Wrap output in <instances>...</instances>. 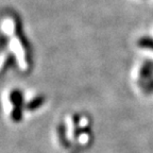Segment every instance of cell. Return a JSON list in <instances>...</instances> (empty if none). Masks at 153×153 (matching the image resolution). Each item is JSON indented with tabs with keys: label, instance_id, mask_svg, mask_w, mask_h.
Returning <instances> with one entry per match:
<instances>
[{
	"label": "cell",
	"instance_id": "obj_10",
	"mask_svg": "<svg viewBox=\"0 0 153 153\" xmlns=\"http://www.w3.org/2000/svg\"><path fill=\"white\" fill-rule=\"evenodd\" d=\"M74 139H79V137L82 135V129L81 127H74V132H72Z\"/></svg>",
	"mask_w": 153,
	"mask_h": 153
},
{
	"label": "cell",
	"instance_id": "obj_11",
	"mask_svg": "<svg viewBox=\"0 0 153 153\" xmlns=\"http://www.w3.org/2000/svg\"><path fill=\"white\" fill-rule=\"evenodd\" d=\"M80 121H81L80 114H74V116H72V124H74V127H79Z\"/></svg>",
	"mask_w": 153,
	"mask_h": 153
},
{
	"label": "cell",
	"instance_id": "obj_4",
	"mask_svg": "<svg viewBox=\"0 0 153 153\" xmlns=\"http://www.w3.org/2000/svg\"><path fill=\"white\" fill-rule=\"evenodd\" d=\"M57 133H59V139L64 148H70L71 147V141L67 138L66 136V124L64 122H61L57 126Z\"/></svg>",
	"mask_w": 153,
	"mask_h": 153
},
{
	"label": "cell",
	"instance_id": "obj_3",
	"mask_svg": "<svg viewBox=\"0 0 153 153\" xmlns=\"http://www.w3.org/2000/svg\"><path fill=\"white\" fill-rule=\"evenodd\" d=\"M45 100H46L45 96L38 95V96H36V97H34V98H32L27 104H25V108H26V111H28V112H33V111L41 108L42 105L45 103Z\"/></svg>",
	"mask_w": 153,
	"mask_h": 153
},
{
	"label": "cell",
	"instance_id": "obj_12",
	"mask_svg": "<svg viewBox=\"0 0 153 153\" xmlns=\"http://www.w3.org/2000/svg\"><path fill=\"white\" fill-rule=\"evenodd\" d=\"M82 129V134H86V135H91V130L89 128V126H84V127H81Z\"/></svg>",
	"mask_w": 153,
	"mask_h": 153
},
{
	"label": "cell",
	"instance_id": "obj_6",
	"mask_svg": "<svg viewBox=\"0 0 153 153\" xmlns=\"http://www.w3.org/2000/svg\"><path fill=\"white\" fill-rule=\"evenodd\" d=\"M138 47L143 48V49H150L153 50V38L149 37V36H143V37L139 38V41L137 42Z\"/></svg>",
	"mask_w": 153,
	"mask_h": 153
},
{
	"label": "cell",
	"instance_id": "obj_14",
	"mask_svg": "<svg viewBox=\"0 0 153 153\" xmlns=\"http://www.w3.org/2000/svg\"><path fill=\"white\" fill-rule=\"evenodd\" d=\"M145 62H146L147 64H149V65H150V66L153 68V61H151V60H146Z\"/></svg>",
	"mask_w": 153,
	"mask_h": 153
},
{
	"label": "cell",
	"instance_id": "obj_7",
	"mask_svg": "<svg viewBox=\"0 0 153 153\" xmlns=\"http://www.w3.org/2000/svg\"><path fill=\"white\" fill-rule=\"evenodd\" d=\"M138 86L140 87L143 93H153V79L148 80V81H138Z\"/></svg>",
	"mask_w": 153,
	"mask_h": 153
},
{
	"label": "cell",
	"instance_id": "obj_9",
	"mask_svg": "<svg viewBox=\"0 0 153 153\" xmlns=\"http://www.w3.org/2000/svg\"><path fill=\"white\" fill-rule=\"evenodd\" d=\"M15 65H16V57L13 53H9V55L7 56V60L4 61V64H3L2 72H4L7 68H11Z\"/></svg>",
	"mask_w": 153,
	"mask_h": 153
},
{
	"label": "cell",
	"instance_id": "obj_8",
	"mask_svg": "<svg viewBox=\"0 0 153 153\" xmlns=\"http://www.w3.org/2000/svg\"><path fill=\"white\" fill-rule=\"evenodd\" d=\"M22 108L18 106H13V110L11 112V118L14 122H20L22 119Z\"/></svg>",
	"mask_w": 153,
	"mask_h": 153
},
{
	"label": "cell",
	"instance_id": "obj_5",
	"mask_svg": "<svg viewBox=\"0 0 153 153\" xmlns=\"http://www.w3.org/2000/svg\"><path fill=\"white\" fill-rule=\"evenodd\" d=\"M139 81H148L153 79V68L146 62H143V66L139 69Z\"/></svg>",
	"mask_w": 153,
	"mask_h": 153
},
{
	"label": "cell",
	"instance_id": "obj_2",
	"mask_svg": "<svg viewBox=\"0 0 153 153\" xmlns=\"http://www.w3.org/2000/svg\"><path fill=\"white\" fill-rule=\"evenodd\" d=\"M10 102L13 106H18V108H25L24 95L20 89H13L9 96Z\"/></svg>",
	"mask_w": 153,
	"mask_h": 153
},
{
	"label": "cell",
	"instance_id": "obj_1",
	"mask_svg": "<svg viewBox=\"0 0 153 153\" xmlns=\"http://www.w3.org/2000/svg\"><path fill=\"white\" fill-rule=\"evenodd\" d=\"M14 24H15V35L18 38L19 43L22 45V49L25 51V57H26V61L28 63L29 66L32 65V53H31V46L29 44V41L27 36L24 34V31H22V22L19 19L18 16L14 17Z\"/></svg>",
	"mask_w": 153,
	"mask_h": 153
},
{
	"label": "cell",
	"instance_id": "obj_13",
	"mask_svg": "<svg viewBox=\"0 0 153 153\" xmlns=\"http://www.w3.org/2000/svg\"><path fill=\"white\" fill-rule=\"evenodd\" d=\"M7 37L5 35H2V38H1V50H4V48L7 47Z\"/></svg>",
	"mask_w": 153,
	"mask_h": 153
}]
</instances>
